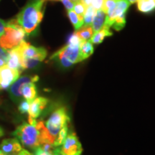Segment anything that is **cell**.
<instances>
[{
  "mask_svg": "<svg viewBox=\"0 0 155 155\" xmlns=\"http://www.w3.org/2000/svg\"><path fill=\"white\" fill-rule=\"evenodd\" d=\"M45 0H30L16 16L15 19L27 35L34 32L43 19Z\"/></svg>",
  "mask_w": 155,
  "mask_h": 155,
  "instance_id": "cell-1",
  "label": "cell"
},
{
  "mask_svg": "<svg viewBox=\"0 0 155 155\" xmlns=\"http://www.w3.org/2000/svg\"><path fill=\"white\" fill-rule=\"evenodd\" d=\"M81 42V40L74 32L70 38L68 43L52 55L50 60L56 61L64 68H68L75 64L80 63L81 62L80 55Z\"/></svg>",
  "mask_w": 155,
  "mask_h": 155,
  "instance_id": "cell-2",
  "label": "cell"
},
{
  "mask_svg": "<svg viewBox=\"0 0 155 155\" xmlns=\"http://www.w3.org/2000/svg\"><path fill=\"white\" fill-rule=\"evenodd\" d=\"M18 47L22 56V69L35 68L47 57V50L44 48H37L25 40L21 42Z\"/></svg>",
  "mask_w": 155,
  "mask_h": 155,
  "instance_id": "cell-3",
  "label": "cell"
},
{
  "mask_svg": "<svg viewBox=\"0 0 155 155\" xmlns=\"http://www.w3.org/2000/svg\"><path fill=\"white\" fill-rule=\"evenodd\" d=\"M25 30L15 19L6 22L5 32L0 38V47L6 50L12 49L25 40Z\"/></svg>",
  "mask_w": 155,
  "mask_h": 155,
  "instance_id": "cell-4",
  "label": "cell"
},
{
  "mask_svg": "<svg viewBox=\"0 0 155 155\" xmlns=\"http://www.w3.org/2000/svg\"><path fill=\"white\" fill-rule=\"evenodd\" d=\"M37 123L35 124L23 123L17 128L16 130L12 133V135L19 139L25 147L35 150L37 147L41 145L40 131Z\"/></svg>",
  "mask_w": 155,
  "mask_h": 155,
  "instance_id": "cell-5",
  "label": "cell"
},
{
  "mask_svg": "<svg viewBox=\"0 0 155 155\" xmlns=\"http://www.w3.org/2000/svg\"><path fill=\"white\" fill-rule=\"evenodd\" d=\"M130 5L128 0H119L115 7L106 15L104 27L107 28L113 27L116 31L122 30L126 25V15Z\"/></svg>",
  "mask_w": 155,
  "mask_h": 155,
  "instance_id": "cell-6",
  "label": "cell"
},
{
  "mask_svg": "<svg viewBox=\"0 0 155 155\" xmlns=\"http://www.w3.org/2000/svg\"><path fill=\"white\" fill-rule=\"evenodd\" d=\"M70 117L65 107L58 108L50 115L48 121L45 123V126L53 143L62 128L68 125Z\"/></svg>",
  "mask_w": 155,
  "mask_h": 155,
  "instance_id": "cell-7",
  "label": "cell"
},
{
  "mask_svg": "<svg viewBox=\"0 0 155 155\" xmlns=\"http://www.w3.org/2000/svg\"><path fill=\"white\" fill-rule=\"evenodd\" d=\"M60 150L63 155H81L83 152L81 142L75 133L68 134Z\"/></svg>",
  "mask_w": 155,
  "mask_h": 155,
  "instance_id": "cell-8",
  "label": "cell"
},
{
  "mask_svg": "<svg viewBox=\"0 0 155 155\" xmlns=\"http://www.w3.org/2000/svg\"><path fill=\"white\" fill-rule=\"evenodd\" d=\"M39 80L38 75H24L19 78L10 86L9 90L11 98L14 101L17 102L22 98V88L28 83H35Z\"/></svg>",
  "mask_w": 155,
  "mask_h": 155,
  "instance_id": "cell-9",
  "label": "cell"
},
{
  "mask_svg": "<svg viewBox=\"0 0 155 155\" xmlns=\"http://www.w3.org/2000/svg\"><path fill=\"white\" fill-rule=\"evenodd\" d=\"M21 72L7 65L0 68V90L7 89L19 78Z\"/></svg>",
  "mask_w": 155,
  "mask_h": 155,
  "instance_id": "cell-10",
  "label": "cell"
},
{
  "mask_svg": "<svg viewBox=\"0 0 155 155\" xmlns=\"http://www.w3.org/2000/svg\"><path fill=\"white\" fill-rule=\"evenodd\" d=\"M48 104V99L45 97H36L30 103L28 114L29 118L36 119L39 117L43 109L46 107Z\"/></svg>",
  "mask_w": 155,
  "mask_h": 155,
  "instance_id": "cell-11",
  "label": "cell"
},
{
  "mask_svg": "<svg viewBox=\"0 0 155 155\" xmlns=\"http://www.w3.org/2000/svg\"><path fill=\"white\" fill-rule=\"evenodd\" d=\"M6 65L11 68L18 70L20 72L23 71L22 66V56H21L20 50L18 46L8 50V55H7Z\"/></svg>",
  "mask_w": 155,
  "mask_h": 155,
  "instance_id": "cell-12",
  "label": "cell"
},
{
  "mask_svg": "<svg viewBox=\"0 0 155 155\" xmlns=\"http://www.w3.org/2000/svg\"><path fill=\"white\" fill-rule=\"evenodd\" d=\"M0 148L7 155H17L22 150V146L16 138L4 139Z\"/></svg>",
  "mask_w": 155,
  "mask_h": 155,
  "instance_id": "cell-13",
  "label": "cell"
},
{
  "mask_svg": "<svg viewBox=\"0 0 155 155\" xmlns=\"http://www.w3.org/2000/svg\"><path fill=\"white\" fill-rule=\"evenodd\" d=\"M106 19V14L102 9L96 10V15L93 20L91 27L94 32H97L98 31L102 30L105 25Z\"/></svg>",
  "mask_w": 155,
  "mask_h": 155,
  "instance_id": "cell-14",
  "label": "cell"
},
{
  "mask_svg": "<svg viewBox=\"0 0 155 155\" xmlns=\"http://www.w3.org/2000/svg\"><path fill=\"white\" fill-rule=\"evenodd\" d=\"M22 96L25 100L31 103L37 96V88L35 83H28L22 88Z\"/></svg>",
  "mask_w": 155,
  "mask_h": 155,
  "instance_id": "cell-15",
  "label": "cell"
},
{
  "mask_svg": "<svg viewBox=\"0 0 155 155\" xmlns=\"http://www.w3.org/2000/svg\"><path fill=\"white\" fill-rule=\"evenodd\" d=\"M113 33L111 30H110V28H107L104 27L102 30L98 31L97 32H95L93 35L92 38H91L90 41L92 44L98 45L101 43V42L104 41V38H106V37H110L111 36Z\"/></svg>",
  "mask_w": 155,
  "mask_h": 155,
  "instance_id": "cell-16",
  "label": "cell"
},
{
  "mask_svg": "<svg viewBox=\"0 0 155 155\" xmlns=\"http://www.w3.org/2000/svg\"><path fill=\"white\" fill-rule=\"evenodd\" d=\"M94 48L93 44L89 41H81L80 44V55L81 61L90 57L94 53Z\"/></svg>",
  "mask_w": 155,
  "mask_h": 155,
  "instance_id": "cell-17",
  "label": "cell"
},
{
  "mask_svg": "<svg viewBox=\"0 0 155 155\" xmlns=\"http://www.w3.org/2000/svg\"><path fill=\"white\" fill-rule=\"evenodd\" d=\"M137 9L142 13H150L155 10V0H137Z\"/></svg>",
  "mask_w": 155,
  "mask_h": 155,
  "instance_id": "cell-18",
  "label": "cell"
},
{
  "mask_svg": "<svg viewBox=\"0 0 155 155\" xmlns=\"http://www.w3.org/2000/svg\"><path fill=\"white\" fill-rule=\"evenodd\" d=\"M75 33L76 34L78 38L80 39L81 41H89L94 32L91 26L83 25L82 28L75 31Z\"/></svg>",
  "mask_w": 155,
  "mask_h": 155,
  "instance_id": "cell-19",
  "label": "cell"
},
{
  "mask_svg": "<svg viewBox=\"0 0 155 155\" xmlns=\"http://www.w3.org/2000/svg\"><path fill=\"white\" fill-rule=\"evenodd\" d=\"M68 17L72 23L73 26L74 27L75 30L76 31L82 28L83 26V17H81L80 15H77L73 10L68 11Z\"/></svg>",
  "mask_w": 155,
  "mask_h": 155,
  "instance_id": "cell-20",
  "label": "cell"
},
{
  "mask_svg": "<svg viewBox=\"0 0 155 155\" xmlns=\"http://www.w3.org/2000/svg\"><path fill=\"white\" fill-rule=\"evenodd\" d=\"M96 10L91 5L88 6L87 7L86 12L83 15V25L86 26H91L93 20L96 15Z\"/></svg>",
  "mask_w": 155,
  "mask_h": 155,
  "instance_id": "cell-21",
  "label": "cell"
},
{
  "mask_svg": "<svg viewBox=\"0 0 155 155\" xmlns=\"http://www.w3.org/2000/svg\"><path fill=\"white\" fill-rule=\"evenodd\" d=\"M68 132V125H65V127L62 128L61 130L60 131L57 138L55 139V141H54L53 146L55 147H58L61 146V145L63 144L65 138L67 137Z\"/></svg>",
  "mask_w": 155,
  "mask_h": 155,
  "instance_id": "cell-22",
  "label": "cell"
},
{
  "mask_svg": "<svg viewBox=\"0 0 155 155\" xmlns=\"http://www.w3.org/2000/svg\"><path fill=\"white\" fill-rule=\"evenodd\" d=\"M87 7H86L82 2L80 1L74 4V7H73V10L74 11L77 15H80L81 17H83V15H84L85 12H86Z\"/></svg>",
  "mask_w": 155,
  "mask_h": 155,
  "instance_id": "cell-23",
  "label": "cell"
},
{
  "mask_svg": "<svg viewBox=\"0 0 155 155\" xmlns=\"http://www.w3.org/2000/svg\"><path fill=\"white\" fill-rule=\"evenodd\" d=\"M30 103L28 101L26 100L22 101L19 106V112H20L21 114L28 113L29 108H30Z\"/></svg>",
  "mask_w": 155,
  "mask_h": 155,
  "instance_id": "cell-24",
  "label": "cell"
},
{
  "mask_svg": "<svg viewBox=\"0 0 155 155\" xmlns=\"http://www.w3.org/2000/svg\"><path fill=\"white\" fill-rule=\"evenodd\" d=\"M106 0H92L91 6L96 10L101 9Z\"/></svg>",
  "mask_w": 155,
  "mask_h": 155,
  "instance_id": "cell-25",
  "label": "cell"
},
{
  "mask_svg": "<svg viewBox=\"0 0 155 155\" xmlns=\"http://www.w3.org/2000/svg\"><path fill=\"white\" fill-rule=\"evenodd\" d=\"M35 150V154L34 155H53V152H46L44 150H42L41 147H37Z\"/></svg>",
  "mask_w": 155,
  "mask_h": 155,
  "instance_id": "cell-26",
  "label": "cell"
},
{
  "mask_svg": "<svg viewBox=\"0 0 155 155\" xmlns=\"http://www.w3.org/2000/svg\"><path fill=\"white\" fill-rule=\"evenodd\" d=\"M60 1L63 4L64 7L67 9V11L73 10V7H74V4L72 2L71 0H60Z\"/></svg>",
  "mask_w": 155,
  "mask_h": 155,
  "instance_id": "cell-27",
  "label": "cell"
},
{
  "mask_svg": "<svg viewBox=\"0 0 155 155\" xmlns=\"http://www.w3.org/2000/svg\"><path fill=\"white\" fill-rule=\"evenodd\" d=\"M6 27V21L0 19V38L5 32V28Z\"/></svg>",
  "mask_w": 155,
  "mask_h": 155,
  "instance_id": "cell-28",
  "label": "cell"
},
{
  "mask_svg": "<svg viewBox=\"0 0 155 155\" xmlns=\"http://www.w3.org/2000/svg\"><path fill=\"white\" fill-rule=\"evenodd\" d=\"M53 155H63L61 152V150L58 147H55L53 150Z\"/></svg>",
  "mask_w": 155,
  "mask_h": 155,
  "instance_id": "cell-29",
  "label": "cell"
},
{
  "mask_svg": "<svg viewBox=\"0 0 155 155\" xmlns=\"http://www.w3.org/2000/svg\"><path fill=\"white\" fill-rule=\"evenodd\" d=\"M18 155H33L32 154H31L30 152H28V150H22L19 152Z\"/></svg>",
  "mask_w": 155,
  "mask_h": 155,
  "instance_id": "cell-30",
  "label": "cell"
},
{
  "mask_svg": "<svg viewBox=\"0 0 155 155\" xmlns=\"http://www.w3.org/2000/svg\"><path fill=\"white\" fill-rule=\"evenodd\" d=\"M82 2L86 6V7H88V6L91 5V2L92 0H81Z\"/></svg>",
  "mask_w": 155,
  "mask_h": 155,
  "instance_id": "cell-31",
  "label": "cell"
},
{
  "mask_svg": "<svg viewBox=\"0 0 155 155\" xmlns=\"http://www.w3.org/2000/svg\"><path fill=\"white\" fill-rule=\"evenodd\" d=\"M6 65V62H5V60L0 58V68L2 67L3 65Z\"/></svg>",
  "mask_w": 155,
  "mask_h": 155,
  "instance_id": "cell-32",
  "label": "cell"
},
{
  "mask_svg": "<svg viewBox=\"0 0 155 155\" xmlns=\"http://www.w3.org/2000/svg\"><path fill=\"white\" fill-rule=\"evenodd\" d=\"M129 1V2L131 4V5H132V4H134V3H137V0H128Z\"/></svg>",
  "mask_w": 155,
  "mask_h": 155,
  "instance_id": "cell-33",
  "label": "cell"
},
{
  "mask_svg": "<svg viewBox=\"0 0 155 155\" xmlns=\"http://www.w3.org/2000/svg\"><path fill=\"white\" fill-rule=\"evenodd\" d=\"M3 135H4V131L2 130V128L0 127V137H2Z\"/></svg>",
  "mask_w": 155,
  "mask_h": 155,
  "instance_id": "cell-34",
  "label": "cell"
},
{
  "mask_svg": "<svg viewBox=\"0 0 155 155\" xmlns=\"http://www.w3.org/2000/svg\"><path fill=\"white\" fill-rule=\"evenodd\" d=\"M71 1H72V2H73V4H75V3L78 2H80L81 0H71Z\"/></svg>",
  "mask_w": 155,
  "mask_h": 155,
  "instance_id": "cell-35",
  "label": "cell"
},
{
  "mask_svg": "<svg viewBox=\"0 0 155 155\" xmlns=\"http://www.w3.org/2000/svg\"><path fill=\"white\" fill-rule=\"evenodd\" d=\"M0 155H7V154H5V153H4L2 150H0Z\"/></svg>",
  "mask_w": 155,
  "mask_h": 155,
  "instance_id": "cell-36",
  "label": "cell"
},
{
  "mask_svg": "<svg viewBox=\"0 0 155 155\" xmlns=\"http://www.w3.org/2000/svg\"><path fill=\"white\" fill-rule=\"evenodd\" d=\"M45 1H52V2H58V1H60V0H45Z\"/></svg>",
  "mask_w": 155,
  "mask_h": 155,
  "instance_id": "cell-37",
  "label": "cell"
},
{
  "mask_svg": "<svg viewBox=\"0 0 155 155\" xmlns=\"http://www.w3.org/2000/svg\"><path fill=\"white\" fill-rule=\"evenodd\" d=\"M0 104H1V101H0Z\"/></svg>",
  "mask_w": 155,
  "mask_h": 155,
  "instance_id": "cell-38",
  "label": "cell"
}]
</instances>
